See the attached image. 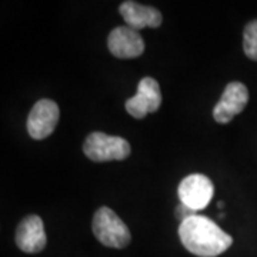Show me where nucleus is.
Returning <instances> with one entry per match:
<instances>
[{"mask_svg": "<svg viewBox=\"0 0 257 257\" xmlns=\"http://www.w3.org/2000/svg\"><path fill=\"white\" fill-rule=\"evenodd\" d=\"M179 237L184 247L199 257L219 256L233 244L230 234L202 214H196L180 223Z\"/></svg>", "mask_w": 257, "mask_h": 257, "instance_id": "f257e3e1", "label": "nucleus"}, {"mask_svg": "<svg viewBox=\"0 0 257 257\" xmlns=\"http://www.w3.org/2000/svg\"><path fill=\"white\" fill-rule=\"evenodd\" d=\"M93 233L94 237L106 247L124 248L132 239L127 226L109 207H100L94 213Z\"/></svg>", "mask_w": 257, "mask_h": 257, "instance_id": "f03ea898", "label": "nucleus"}, {"mask_svg": "<svg viewBox=\"0 0 257 257\" xmlns=\"http://www.w3.org/2000/svg\"><path fill=\"white\" fill-rule=\"evenodd\" d=\"M83 152L93 162L123 160L130 155V145L126 139L94 132L84 140Z\"/></svg>", "mask_w": 257, "mask_h": 257, "instance_id": "7ed1b4c3", "label": "nucleus"}, {"mask_svg": "<svg viewBox=\"0 0 257 257\" xmlns=\"http://www.w3.org/2000/svg\"><path fill=\"white\" fill-rule=\"evenodd\" d=\"M179 199L193 210L200 211L209 206L214 194V186L204 175H190L184 177L179 184Z\"/></svg>", "mask_w": 257, "mask_h": 257, "instance_id": "20e7f679", "label": "nucleus"}, {"mask_svg": "<svg viewBox=\"0 0 257 257\" xmlns=\"http://www.w3.org/2000/svg\"><path fill=\"white\" fill-rule=\"evenodd\" d=\"M162 104V92L159 83L153 77H143L138 86V92L126 101V110L135 119H143L149 113L159 110Z\"/></svg>", "mask_w": 257, "mask_h": 257, "instance_id": "39448f33", "label": "nucleus"}, {"mask_svg": "<svg viewBox=\"0 0 257 257\" xmlns=\"http://www.w3.org/2000/svg\"><path fill=\"white\" fill-rule=\"evenodd\" d=\"M248 103L247 87L240 82H231L226 86L220 100L213 109V117L217 123L226 124L234 116L244 110Z\"/></svg>", "mask_w": 257, "mask_h": 257, "instance_id": "423d86ee", "label": "nucleus"}, {"mask_svg": "<svg viewBox=\"0 0 257 257\" xmlns=\"http://www.w3.org/2000/svg\"><path fill=\"white\" fill-rule=\"evenodd\" d=\"M59 121V106L56 101L42 99L33 106L28 117L29 135L36 140L46 139L53 133Z\"/></svg>", "mask_w": 257, "mask_h": 257, "instance_id": "0eeeda50", "label": "nucleus"}, {"mask_svg": "<svg viewBox=\"0 0 257 257\" xmlns=\"http://www.w3.org/2000/svg\"><path fill=\"white\" fill-rule=\"evenodd\" d=\"M107 46L111 55L119 59H133L145 52V42L140 33L128 26L113 29L107 39Z\"/></svg>", "mask_w": 257, "mask_h": 257, "instance_id": "6e6552de", "label": "nucleus"}, {"mask_svg": "<svg viewBox=\"0 0 257 257\" xmlns=\"http://www.w3.org/2000/svg\"><path fill=\"white\" fill-rule=\"evenodd\" d=\"M16 244L26 253H39L46 247V233L43 220L30 214L20 221L16 230Z\"/></svg>", "mask_w": 257, "mask_h": 257, "instance_id": "1a4fd4ad", "label": "nucleus"}, {"mask_svg": "<svg viewBox=\"0 0 257 257\" xmlns=\"http://www.w3.org/2000/svg\"><path fill=\"white\" fill-rule=\"evenodd\" d=\"M126 25L133 30H142L145 28H159L162 25V13L155 8L143 6L136 2H123L119 8Z\"/></svg>", "mask_w": 257, "mask_h": 257, "instance_id": "9d476101", "label": "nucleus"}, {"mask_svg": "<svg viewBox=\"0 0 257 257\" xmlns=\"http://www.w3.org/2000/svg\"><path fill=\"white\" fill-rule=\"evenodd\" d=\"M243 49L248 59L257 62V20L246 25L243 32Z\"/></svg>", "mask_w": 257, "mask_h": 257, "instance_id": "9b49d317", "label": "nucleus"}, {"mask_svg": "<svg viewBox=\"0 0 257 257\" xmlns=\"http://www.w3.org/2000/svg\"><path fill=\"white\" fill-rule=\"evenodd\" d=\"M196 214H199V213L196 210H193V209H190V207H187L183 203H180V204L176 207V217L180 220V223H183L184 220L190 219V217L196 216Z\"/></svg>", "mask_w": 257, "mask_h": 257, "instance_id": "f8f14e48", "label": "nucleus"}, {"mask_svg": "<svg viewBox=\"0 0 257 257\" xmlns=\"http://www.w3.org/2000/svg\"><path fill=\"white\" fill-rule=\"evenodd\" d=\"M217 207H219V209H221V207H224V203L219 202V203H217Z\"/></svg>", "mask_w": 257, "mask_h": 257, "instance_id": "ddd939ff", "label": "nucleus"}]
</instances>
